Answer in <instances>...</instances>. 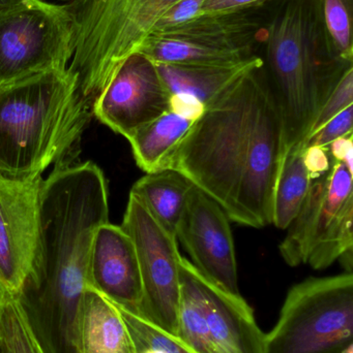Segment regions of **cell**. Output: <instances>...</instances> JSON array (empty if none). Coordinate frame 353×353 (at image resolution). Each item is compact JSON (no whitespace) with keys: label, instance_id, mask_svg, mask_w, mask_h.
<instances>
[{"label":"cell","instance_id":"836d02e7","mask_svg":"<svg viewBox=\"0 0 353 353\" xmlns=\"http://www.w3.org/2000/svg\"><path fill=\"white\" fill-rule=\"evenodd\" d=\"M1 296H2V294H1V292H0V299H1Z\"/></svg>","mask_w":353,"mask_h":353},{"label":"cell","instance_id":"d6986e66","mask_svg":"<svg viewBox=\"0 0 353 353\" xmlns=\"http://www.w3.org/2000/svg\"><path fill=\"white\" fill-rule=\"evenodd\" d=\"M194 122L168 111L135 132L128 142L138 167L146 174L159 171L162 161L186 136Z\"/></svg>","mask_w":353,"mask_h":353},{"label":"cell","instance_id":"7a4b0ae2","mask_svg":"<svg viewBox=\"0 0 353 353\" xmlns=\"http://www.w3.org/2000/svg\"><path fill=\"white\" fill-rule=\"evenodd\" d=\"M108 222L107 181L95 163L56 165L41 181L37 248L17 296L41 343L64 348L79 341L91 245Z\"/></svg>","mask_w":353,"mask_h":353},{"label":"cell","instance_id":"3957f363","mask_svg":"<svg viewBox=\"0 0 353 353\" xmlns=\"http://www.w3.org/2000/svg\"><path fill=\"white\" fill-rule=\"evenodd\" d=\"M263 43L265 70L283 123L285 157L306 149L319 111L353 62L334 46L323 0H286L265 27Z\"/></svg>","mask_w":353,"mask_h":353},{"label":"cell","instance_id":"83f0119b","mask_svg":"<svg viewBox=\"0 0 353 353\" xmlns=\"http://www.w3.org/2000/svg\"><path fill=\"white\" fill-rule=\"evenodd\" d=\"M204 105L190 95L175 94L170 97V111L196 120L202 114Z\"/></svg>","mask_w":353,"mask_h":353},{"label":"cell","instance_id":"603a6c76","mask_svg":"<svg viewBox=\"0 0 353 353\" xmlns=\"http://www.w3.org/2000/svg\"><path fill=\"white\" fill-rule=\"evenodd\" d=\"M323 19L338 53L353 62V0H323Z\"/></svg>","mask_w":353,"mask_h":353},{"label":"cell","instance_id":"9c48e42d","mask_svg":"<svg viewBox=\"0 0 353 353\" xmlns=\"http://www.w3.org/2000/svg\"><path fill=\"white\" fill-rule=\"evenodd\" d=\"M265 29L247 10L201 14L153 31L137 53L155 64L232 65L257 56Z\"/></svg>","mask_w":353,"mask_h":353},{"label":"cell","instance_id":"484cf974","mask_svg":"<svg viewBox=\"0 0 353 353\" xmlns=\"http://www.w3.org/2000/svg\"><path fill=\"white\" fill-rule=\"evenodd\" d=\"M204 1L205 0H180L160 19L155 30L170 28L193 20L201 14Z\"/></svg>","mask_w":353,"mask_h":353},{"label":"cell","instance_id":"1f68e13d","mask_svg":"<svg viewBox=\"0 0 353 353\" xmlns=\"http://www.w3.org/2000/svg\"><path fill=\"white\" fill-rule=\"evenodd\" d=\"M138 353H165L162 352V350H155V348H146V350H143L142 352Z\"/></svg>","mask_w":353,"mask_h":353},{"label":"cell","instance_id":"7c38bea8","mask_svg":"<svg viewBox=\"0 0 353 353\" xmlns=\"http://www.w3.org/2000/svg\"><path fill=\"white\" fill-rule=\"evenodd\" d=\"M230 219L221 205L193 185L178 223L176 239L199 273L218 288L242 296Z\"/></svg>","mask_w":353,"mask_h":353},{"label":"cell","instance_id":"f1b7e54d","mask_svg":"<svg viewBox=\"0 0 353 353\" xmlns=\"http://www.w3.org/2000/svg\"><path fill=\"white\" fill-rule=\"evenodd\" d=\"M327 151L334 161L344 163L353 173V134L334 141L327 147Z\"/></svg>","mask_w":353,"mask_h":353},{"label":"cell","instance_id":"30bf717a","mask_svg":"<svg viewBox=\"0 0 353 353\" xmlns=\"http://www.w3.org/2000/svg\"><path fill=\"white\" fill-rule=\"evenodd\" d=\"M73 56L68 6L30 0L0 12V83L46 70H64Z\"/></svg>","mask_w":353,"mask_h":353},{"label":"cell","instance_id":"4dcf8cb0","mask_svg":"<svg viewBox=\"0 0 353 353\" xmlns=\"http://www.w3.org/2000/svg\"><path fill=\"white\" fill-rule=\"evenodd\" d=\"M28 1H30V0H0V12L12 10V8H17V6L26 3Z\"/></svg>","mask_w":353,"mask_h":353},{"label":"cell","instance_id":"2e32d148","mask_svg":"<svg viewBox=\"0 0 353 353\" xmlns=\"http://www.w3.org/2000/svg\"><path fill=\"white\" fill-rule=\"evenodd\" d=\"M263 64V57L257 55L232 65L155 64V66L170 95H190L205 107L242 74Z\"/></svg>","mask_w":353,"mask_h":353},{"label":"cell","instance_id":"52a82bcc","mask_svg":"<svg viewBox=\"0 0 353 353\" xmlns=\"http://www.w3.org/2000/svg\"><path fill=\"white\" fill-rule=\"evenodd\" d=\"M176 337L194 353H265V337L242 296L224 292L180 261Z\"/></svg>","mask_w":353,"mask_h":353},{"label":"cell","instance_id":"ffe728a7","mask_svg":"<svg viewBox=\"0 0 353 353\" xmlns=\"http://www.w3.org/2000/svg\"><path fill=\"white\" fill-rule=\"evenodd\" d=\"M305 149L285 155L274 194L271 224L287 230L303 207L313 180L304 161Z\"/></svg>","mask_w":353,"mask_h":353},{"label":"cell","instance_id":"4316f807","mask_svg":"<svg viewBox=\"0 0 353 353\" xmlns=\"http://www.w3.org/2000/svg\"><path fill=\"white\" fill-rule=\"evenodd\" d=\"M327 148L321 147H307L304 151V161L312 180L325 175L331 169L333 163Z\"/></svg>","mask_w":353,"mask_h":353},{"label":"cell","instance_id":"277c9868","mask_svg":"<svg viewBox=\"0 0 353 353\" xmlns=\"http://www.w3.org/2000/svg\"><path fill=\"white\" fill-rule=\"evenodd\" d=\"M91 114L68 68L0 83V175L41 176L76 144Z\"/></svg>","mask_w":353,"mask_h":353},{"label":"cell","instance_id":"8fae6325","mask_svg":"<svg viewBox=\"0 0 353 353\" xmlns=\"http://www.w3.org/2000/svg\"><path fill=\"white\" fill-rule=\"evenodd\" d=\"M122 228L134 243L140 268L142 301L137 314L176 337L182 261L178 239L132 193Z\"/></svg>","mask_w":353,"mask_h":353},{"label":"cell","instance_id":"5b68a950","mask_svg":"<svg viewBox=\"0 0 353 353\" xmlns=\"http://www.w3.org/2000/svg\"><path fill=\"white\" fill-rule=\"evenodd\" d=\"M180 0H77L68 70L91 109L122 64L140 50L160 19Z\"/></svg>","mask_w":353,"mask_h":353},{"label":"cell","instance_id":"9a60e30c","mask_svg":"<svg viewBox=\"0 0 353 353\" xmlns=\"http://www.w3.org/2000/svg\"><path fill=\"white\" fill-rule=\"evenodd\" d=\"M87 283L114 304L138 313L142 282L136 248L122 226L103 224L91 245Z\"/></svg>","mask_w":353,"mask_h":353},{"label":"cell","instance_id":"ba28073f","mask_svg":"<svg viewBox=\"0 0 353 353\" xmlns=\"http://www.w3.org/2000/svg\"><path fill=\"white\" fill-rule=\"evenodd\" d=\"M352 178L344 163L333 161L327 174L313 180L279 247L290 267L306 263L325 270L352 251Z\"/></svg>","mask_w":353,"mask_h":353},{"label":"cell","instance_id":"7402d4cb","mask_svg":"<svg viewBox=\"0 0 353 353\" xmlns=\"http://www.w3.org/2000/svg\"><path fill=\"white\" fill-rule=\"evenodd\" d=\"M115 306L124 319L135 353L146 348H155L165 353H194L175 336L166 333L137 313Z\"/></svg>","mask_w":353,"mask_h":353},{"label":"cell","instance_id":"d6a6232c","mask_svg":"<svg viewBox=\"0 0 353 353\" xmlns=\"http://www.w3.org/2000/svg\"><path fill=\"white\" fill-rule=\"evenodd\" d=\"M0 353H10L8 348L6 347V345L2 343L1 340H0Z\"/></svg>","mask_w":353,"mask_h":353},{"label":"cell","instance_id":"e575fe53","mask_svg":"<svg viewBox=\"0 0 353 353\" xmlns=\"http://www.w3.org/2000/svg\"><path fill=\"white\" fill-rule=\"evenodd\" d=\"M70 1L74 2V1H77V0H70Z\"/></svg>","mask_w":353,"mask_h":353},{"label":"cell","instance_id":"4fadbf2b","mask_svg":"<svg viewBox=\"0 0 353 353\" xmlns=\"http://www.w3.org/2000/svg\"><path fill=\"white\" fill-rule=\"evenodd\" d=\"M170 97L155 64L142 54L135 53L95 99L93 113L102 123L128 140L170 111Z\"/></svg>","mask_w":353,"mask_h":353},{"label":"cell","instance_id":"d4e9b609","mask_svg":"<svg viewBox=\"0 0 353 353\" xmlns=\"http://www.w3.org/2000/svg\"><path fill=\"white\" fill-rule=\"evenodd\" d=\"M353 128V105L330 120L318 132L310 137L306 144L307 147L316 146L327 148L334 141L343 137L352 134Z\"/></svg>","mask_w":353,"mask_h":353},{"label":"cell","instance_id":"d590c367","mask_svg":"<svg viewBox=\"0 0 353 353\" xmlns=\"http://www.w3.org/2000/svg\"><path fill=\"white\" fill-rule=\"evenodd\" d=\"M39 352H41V350H39ZM41 353H43V352H41Z\"/></svg>","mask_w":353,"mask_h":353},{"label":"cell","instance_id":"6da1fadb","mask_svg":"<svg viewBox=\"0 0 353 353\" xmlns=\"http://www.w3.org/2000/svg\"><path fill=\"white\" fill-rule=\"evenodd\" d=\"M284 130L265 63L242 74L195 120L160 170L182 174L232 221L271 224Z\"/></svg>","mask_w":353,"mask_h":353},{"label":"cell","instance_id":"44dd1931","mask_svg":"<svg viewBox=\"0 0 353 353\" xmlns=\"http://www.w3.org/2000/svg\"><path fill=\"white\" fill-rule=\"evenodd\" d=\"M0 340L10 353H41L16 296L0 299Z\"/></svg>","mask_w":353,"mask_h":353},{"label":"cell","instance_id":"cb8c5ba5","mask_svg":"<svg viewBox=\"0 0 353 353\" xmlns=\"http://www.w3.org/2000/svg\"><path fill=\"white\" fill-rule=\"evenodd\" d=\"M353 105V68L348 70L319 111L308 140L330 120ZM307 140V142H308Z\"/></svg>","mask_w":353,"mask_h":353},{"label":"cell","instance_id":"5bb4252c","mask_svg":"<svg viewBox=\"0 0 353 353\" xmlns=\"http://www.w3.org/2000/svg\"><path fill=\"white\" fill-rule=\"evenodd\" d=\"M41 176L0 175V292L17 296L30 272L39 234Z\"/></svg>","mask_w":353,"mask_h":353},{"label":"cell","instance_id":"ac0fdd59","mask_svg":"<svg viewBox=\"0 0 353 353\" xmlns=\"http://www.w3.org/2000/svg\"><path fill=\"white\" fill-rule=\"evenodd\" d=\"M192 187V183L178 172L160 170L137 181L131 193L170 234L176 236Z\"/></svg>","mask_w":353,"mask_h":353},{"label":"cell","instance_id":"8992f818","mask_svg":"<svg viewBox=\"0 0 353 353\" xmlns=\"http://www.w3.org/2000/svg\"><path fill=\"white\" fill-rule=\"evenodd\" d=\"M352 345V273L292 286L265 337V353H343Z\"/></svg>","mask_w":353,"mask_h":353},{"label":"cell","instance_id":"e0dca14e","mask_svg":"<svg viewBox=\"0 0 353 353\" xmlns=\"http://www.w3.org/2000/svg\"><path fill=\"white\" fill-rule=\"evenodd\" d=\"M81 353H135L115 304L87 285L80 314Z\"/></svg>","mask_w":353,"mask_h":353},{"label":"cell","instance_id":"f546056e","mask_svg":"<svg viewBox=\"0 0 353 353\" xmlns=\"http://www.w3.org/2000/svg\"><path fill=\"white\" fill-rule=\"evenodd\" d=\"M263 1L265 0H205L201 14H215V12L247 10V8Z\"/></svg>","mask_w":353,"mask_h":353}]
</instances>
